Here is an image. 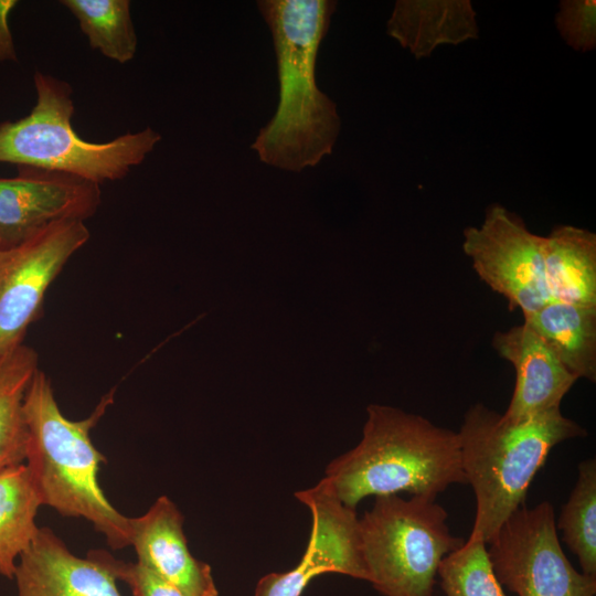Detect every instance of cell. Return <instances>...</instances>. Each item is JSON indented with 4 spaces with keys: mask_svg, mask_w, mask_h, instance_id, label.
Returning <instances> with one entry per match:
<instances>
[{
    "mask_svg": "<svg viewBox=\"0 0 596 596\" xmlns=\"http://www.w3.org/2000/svg\"><path fill=\"white\" fill-rule=\"evenodd\" d=\"M488 544L496 577L517 596L596 595V576L578 572L563 552L549 501L520 507Z\"/></svg>",
    "mask_w": 596,
    "mask_h": 596,
    "instance_id": "7",
    "label": "cell"
},
{
    "mask_svg": "<svg viewBox=\"0 0 596 596\" xmlns=\"http://www.w3.org/2000/svg\"><path fill=\"white\" fill-rule=\"evenodd\" d=\"M89 237L84 221L62 220L0 248V356L23 344L49 287Z\"/></svg>",
    "mask_w": 596,
    "mask_h": 596,
    "instance_id": "8",
    "label": "cell"
},
{
    "mask_svg": "<svg viewBox=\"0 0 596 596\" xmlns=\"http://www.w3.org/2000/svg\"><path fill=\"white\" fill-rule=\"evenodd\" d=\"M115 389L104 395L94 412L68 419L54 397L50 377L40 368L26 389L23 413L28 430L25 466L42 505L64 517L84 518L114 549L130 545L129 518L105 497L98 469L106 461L91 439V429L114 402Z\"/></svg>",
    "mask_w": 596,
    "mask_h": 596,
    "instance_id": "2",
    "label": "cell"
},
{
    "mask_svg": "<svg viewBox=\"0 0 596 596\" xmlns=\"http://www.w3.org/2000/svg\"><path fill=\"white\" fill-rule=\"evenodd\" d=\"M478 533L440 563L437 577L445 596H507L496 577L487 550Z\"/></svg>",
    "mask_w": 596,
    "mask_h": 596,
    "instance_id": "22",
    "label": "cell"
},
{
    "mask_svg": "<svg viewBox=\"0 0 596 596\" xmlns=\"http://www.w3.org/2000/svg\"><path fill=\"white\" fill-rule=\"evenodd\" d=\"M436 498L375 497L359 520L368 582L383 596H434L441 561L465 540L451 533Z\"/></svg>",
    "mask_w": 596,
    "mask_h": 596,
    "instance_id": "6",
    "label": "cell"
},
{
    "mask_svg": "<svg viewBox=\"0 0 596 596\" xmlns=\"http://www.w3.org/2000/svg\"><path fill=\"white\" fill-rule=\"evenodd\" d=\"M33 81L36 103L31 113L0 123V163L70 173L100 185L124 179L161 140L147 127L107 142L87 141L72 126L70 84L40 71Z\"/></svg>",
    "mask_w": 596,
    "mask_h": 596,
    "instance_id": "5",
    "label": "cell"
},
{
    "mask_svg": "<svg viewBox=\"0 0 596 596\" xmlns=\"http://www.w3.org/2000/svg\"><path fill=\"white\" fill-rule=\"evenodd\" d=\"M60 3L77 20L92 50L121 64L135 57L138 38L129 0H62Z\"/></svg>",
    "mask_w": 596,
    "mask_h": 596,
    "instance_id": "20",
    "label": "cell"
},
{
    "mask_svg": "<svg viewBox=\"0 0 596 596\" xmlns=\"http://www.w3.org/2000/svg\"><path fill=\"white\" fill-rule=\"evenodd\" d=\"M257 6L273 35L279 102L252 148L264 163L300 172L332 152L341 128L334 102L316 82L319 46L337 2L262 0Z\"/></svg>",
    "mask_w": 596,
    "mask_h": 596,
    "instance_id": "1",
    "label": "cell"
},
{
    "mask_svg": "<svg viewBox=\"0 0 596 596\" xmlns=\"http://www.w3.org/2000/svg\"><path fill=\"white\" fill-rule=\"evenodd\" d=\"M18 1L0 0V63L13 62L18 60L12 33L9 28L8 18Z\"/></svg>",
    "mask_w": 596,
    "mask_h": 596,
    "instance_id": "25",
    "label": "cell"
},
{
    "mask_svg": "<svg viewBox=\"0 0 596 596\" xmlns=\"http://www.w3.org/2000/svg\"><path fill=\"white\" fill-rule=\"evenodd\" d=\"M295 496L311 513L308 546L291 570L264 575L254 596H301L315 577L328 573L368 582L355 509L339 500L326 477Z\"/></svg>",
    "mask_w": 596,
    "mask_h": 596,
    "instance_id": "10",
    "label": "cell"
},
{
    "mask_svg": "<svg viewBox=\"0 0 596 596\" xmlns=\"http://www.w3.org/2000/svg\"><path fill=\"white\" fill-rule=\"evenodd\" d=\"M38 369L36 351L24 343L0 356V471L25 460L23 401Z\"/></svg>",
    "mask_w": 596,
    "mask_h": 596,
    "instance_id": "19",
    "label": "cell"
},
{
    "mask_svg": "<svg viewBox=\"0 0 596 596\" xmlns=\"http://www.w3.org/2000/svg\"><path fill=\"white\" fill-rule=\"evenodd\" d=\"M129 526L137 562L187 596L219 595L211 566L189 551L183 517L167 496L159 497L145 514L129 518Z\"/></svg>",
    "mask_w": 596,
    "mask_h": 596,
    "instance_id": "13",
    "label": "cell"
},
{
    "mask_svg": "<svg viewBox=\"0 0 596 596\" xmlns=\"http://www.w3.org/2000/svg\"><path fill=\"white\" fill-rule=\"evenodd\" d=\"M523 319L577 380L596 381V306L551 300Z\"/></svg>",
    "mask_w": 596,
    "mask_h": 596,
    "instance_id": "17",
    "label": "cell"
},
{
    "mask_svg": "<svg viewBox=\"0 0 596 596\" xmlns=\"http://www.w3.org/2000/svg\"><path fill=\"white\" fill-rule=\"evenodd\" d=\"M0 178V248L22 243L62 220L86 221L102 203L100 185L79 177L19 166Z\"/></svg>",
    "mask_w": 596,
    "mask_h": 596,
    "instance_id": "11",
    "label": "cell"
},
{
    "mask_svg": "<svg viewBox=\"0 0 596 596\" xmlns=\"http://www.w3.org/2000/svg\"><path fill=\"white\" fill-rule=\"evenodd\" d=\"M546 287L551 300L596 306V234L557 225L543 242Z\"/></svg>",
    "mask_w": 596,
    "mask_h": 596,
    "instance_id": "16",
    "label": "cell"
},
{
    "mask_svg": "<svg viewBox=\"0 0 596 596\" xmlns=\"http://www.w3.org/2000/svg\"><path fill=\"white\" fill-rule=\"evenodd\" d=\"M87 556L109 572L116 581L126 583L134 596H187L139 562L118 560L105 550H91Z\"/></svg>",
    "mask_w": 596,
    "mask_h": 596,
    "instance_id": "23",
    "label": "cell"
},
{
    "mask_svg": "<svg viewBox=\"0 0 596 596\" xmlns=\"http://www.w3.org/2000/svg\"><path fill=\"white\" fill-rule=\"evenodd\" d=\"M555 25L563 40L574 50L587 52L596 47V1L564 0L555 15Z\"/></svg>",
    "mask_w": 596,
    "mask_h": 596,
    "instance_id": "24",
    "label": "cell"
},
{
    "mask_svg": "<svg viewBox=\"0 0 596 596\" xmlns=\"http://www.w3.org/2000/svg\"><path fill=\"white\" fill-rule=\"evenodd\" d=\"M544 236L532 233L522 217L493 203L479 226L464 231L462 249L478 277L504 297L523 317L551 301L543 260Z\"/></svg>",
    "mask_w": 596,
    "mask_h": 596,
    "instance_id": "9",
    "label": "cell"
},
{
    "mask_svg": "<svg viewBox=\"0 0 596 596\" xmlns=\"http://www.w3.org/2000/svg\"><path fill=\"white\" fill-rule=\"evenodd\" d=\"M386 31L416 58L428 57L440 44L477 39L479 33L469 0H398Z\"/></svg>",
    "mask_w": 596,
    "mask_h": 596,
    "instance_id": "15",
    "label": "cell"
},
{
    "mask_svg": "<svg viewBox=\"0 0 596 596\" xmlns=\"http://www.w3.org/2000/svg\"><path fill=\"white\" fill-rule=\"evenodd\" d=\"M360 443L333 459L326 478L355 509L369 496L434 497L465 485L457 432L400 408L371 404Z\"/></svg>",
    "mask_w": 596,
    "mask_h": 596,
    "instance_id": "3",
    "label": "cell"
},
{
    "mask_svg": "<svg viewBox=\"0 0 596 596\" xmlns=\"http://www.w3.org/2000/svg\"><path fill=\"white\" fill-rule=\"evenodd\" d=\"M13 578L18 596H121L109 572L88 556L73 554L45 526L20 555Z\"/></svg>",
    "mask_w": 596,
    "mask_h": 596,
    "instance_id": "14",
    "label": "cell"
},
{
    "mask_svg": "<svg viewBox=\"0 0 596 596\" xmlns=\"http://www.w3.org/2000/svg\"><path fill=\"white\" fill-rule=\"evenodd\" d=\"M556 529L584 574L596 576V460L579 462L578 477L563 505Z\"/></svg>",
    "mask_w": 596,
    "mask_h": 596,
    "instance_id": "21",
    "label": "cell"
},
{
    "mask_svg": "<svg viewBox=\"0 0 596 596\" xmlns=\"http://www.w3.org/2000/svg\"><path fill=\"white\" fill-rule=\"evenodd\" d=\"M42 505L25 464L0 471V575L13 578L17 562L35 538Z\"/></svg>",
    "mask_w": 596,
    "mask_h": 596,
    "instance_id": "18",
    "label": "cell"
},
{
    "mask_svg": "<svg viewBox=\"0 0 596 596\" xmlns=\"http://www.w3.org/2000/svg\"><path fill=\"white\" fill-rule=\"evenodd\" d=\"M461 468L476 511L472 533L488 544L524 504L528 490L556 445L586 436V429L554 408L510 419L481 403L464 415L457 432Z\"/></svg>",
    "mask_w": 596,
    "mask_h": 596,
    "instance_id": "4",
    "label": "cell"
},
{
    "mask_svg": "<svg viewBox=\"0 0 596 596\" xmlns=\"http://www.w3.org/2000/svg\"><path fill=\"white\" fill-rule=\"evenodd\" d=\"M492 347L515 371V384L507 418L522 419L554 408L577 377L560 361L550 345L528 323L496 331Z\"/></svg>",
    "mask_w": 596,
    "mask_h": 596,
    "instance_id": "12",
    "label": "cell"
}]
</instances>
